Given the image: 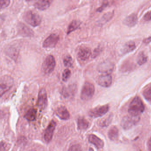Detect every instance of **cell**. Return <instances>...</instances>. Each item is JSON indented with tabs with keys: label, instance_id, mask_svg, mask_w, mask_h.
I'll use <instances>...</instances> for the list:
<instances>
[{
	"label": "cell",
	"instance_id": "cell-1",
	"mask_svg": "<svg viewBox=\"0 0 151 151\" xmlns=\"http://www.w3.org/2000/svg\"><path fill=\"white\" fill-rule=\"evenodd\" d=\"M145 110L143 101L139 97H136L130 103L128 112L130 115L139 116Z\"/></svg>",
	"mask_w": 151,
	"mask_h": 151
},
{
	"label": "cell",
	"instance_id": "cell-2",
	"mask_svg": "<svg viewBox=\"0 0 151 151\" xmlns=\"http://www.w3.org/2000/svg\"><path fill=\"white\" fill-rule=\"evenodd\" d=\"M95 92L94 85L90 82H86L83 85L81 90V99L83 101H88L91 99Z\"/></svg>",
	"mask_w": 151,
	"mask_h": 151
},
{
	"label": "cell",
	"instance_id": "cell-3",
	"mask_svg": "<svg viewBox=\"0 0 151 151\" xmlns=\"http://www.w3.org/2000/svg\"><path fill=\"white\" fill-rule=\"evenodd\" d=\"M24 20L27 23L34 27L39 26L42 20L40 16L37 12L32 10L26 12L24 15Z\"/></svg>",
	"mask_w": 151,
	"mask_h": 151
},
{
	"label": "cell",
	"instance_id": "cell-4",
	"mask_svg": "<svg viewBox=\"0 0 151 151\" xmlns=\"http://www.w3.org/2000/svg\"><path fill=\"white\" fill-rule=\"evenodd\" d=\"M55 65L56 62L54 57L52 55H48L45 59L42 64V71L47 75L51 74L54 70Z\"/></svg>",
	"mask_w": 151,
	"mask_h": 151
},
{
	"label": "cell",
	"instance_id": "cell-5",
	"mask_svg": "<svg viewBox=\"0 0 151 151\" xmlns=\"http://www.w3.org/2000/svg\"><path fill=\"white\" fill-rule=\"evenodd\" d=\"M14 83V79L10 76L1 77L0 80V94L1 97L12 87Z\"/></svg>",
	"mask_w": 151,
	"mask_h": 151
},
{
	"label": "cell",
	"instance_id": "cell-6",
	"mask_svg": "<svg viewBox=\"0 0 151 151\" xmlns=\"http://www.w3.org/2000/svg\"><path fill=\"white\" fill-rule=\"evenodd\" d=\"M140 120L139 116L127 115L124 116L121 122V126L125 130L129 129L136 125Z\"/></svg>",
	"mask_w": 151,
	"mask_h": 151
},
{
	"label": "cell",
	"instance_id": "cell-7",
	"mask_svg": "<svg viewBox=\"0 0 151 151\" xmlns=\"http://www.w3.org/2000/svg\"><path fill=\"white\" fill-rule=\"evenodd\" d=\"M109 106L108 105L99 106L89 111V115L92 118L101 117L106 114L109 110Z\"/></svg>",
	"mask_w": 151,
	"mask_h": 151
},
{
	"label": "cell",
	"instance_id": "cell-8",
	"mask_svg": "<svg viewBox=\"0 0 151 151\" xmlns=\"http://www.w3.org/2000/svg\"><path fill=\"white\" fill-rule=\"evenodd\" d=\"M60 40V37L56 34L49 35L43 43V47L45 48H52L55 47Z\"/></svg>",
	"mask_w": 151,
	"mask_h": 151
},
{
	"label": "cell",
	"instance_id": "cell-9",
	"mask_svg": "<svg viewBox=\"0 0 151 151\" xmlns=\"http://www.w3.org/2000/svg\"><path fill=\"white\" fill-rule=\"evenodd\" d=\"M115 65L113 62L109 60L104 61L99 64L98 70L99 72L104 74H109L113 72Z\"/></svg>",
	"mask_w": 151,
	"mask_h": 151
},
{
	"label": "cell",
	"instance_id": "cell-10",
	"mask_svg": "<svg viewBox=\"0 0 151 151\" xmlns=\"http://www.w3.org/2000/svg\"><path fill=\"white\" fill-rule=\"evenodd\" d=\"M47 96L46 91L44 88L40 89L38 97L37 105L40 109H45L47 106Z\"/></svg>",
	"mask_w": 151,
	"mask_h": 151
},
{
	"label": "cell",
	"instance_id": "cell-11",
	"mask_svg": "<svg viewBox=\"0 0 151 151\" xmlns=\"http://www.w3.org/2000/svg\"><path fill=\"white\" fill-rule=\"evenodd\" d=\"M56 126V122L54 120H52L44 132V138L47 143H49L52 140Z\"/></svg>",
	"mask_w": 151,
	"mask_h": 151
},
{
	"label": "cell",
	"instance_id": "cell-12",
	"mask_svg": "<svg viewBox=\"0 0 151 151\" xmlns=\"http://www.w3.org/2000/svg\"><path fill=\"white\" fill-rule=\"evenodd\" d=\"M91 55V49L85 46H82L78 51L77 57L81 61H86L90 58Z\"/></svg>",
	"mask_w": 151,
	"mask_h": 151
},
{
	"label": "cell",
	"instance_id": "cell-13",
	"mask_svg": "<svg viewBox=\"0 0 151 151\" xmlns=\"http://www.w3.org/2000/svg\"><path fill=\"white\" fill-rule=\"evenodd\" d=\"M98 83L102 87H109L112 84V76L110 74H103L101 75L98 78Z\"/></svg>",
	"mask_w": 151,
	"mask_h": 151
},
{
	"label": "cell",
	"instance_id": "cell-14",
	"mask_svg": "<svg viewBox=\"0 0 151 151\" xmlns=\"http://www.w3.org/2000/svg\"><path fill=\"white\" fill-rule=\"evenodd\" d=\"M56 116L61 120H67L70 117L69 112L66 107L61 106L57 108L55 111Z\"/></svg>",
	"mask_w": 151,
	"mask_h": 151
},
{
	"label": "cell",
	"instance_id": "cell-15",
	"mask_svg": "<svg viewBox=\"0 0 151 151\" xmlns=\"http://www.w3.org/2000/svg\"><path fill=\"white\" fill-rule=\"evenodd\" d=\"M88 140L90 143L94 145L98 149L103 148L104 147V143L103 140L94 134L89 135Z\"/></svg>",
	"mask_w": 151,
	"mask_h": 151
},
{
	"label": "cell",
	"instance_id": "cell-16",
	"mask_svg": "<svg viewBox=\"0 0 151 151\" xmlns=\"http://www.w3.org/2000/svg\"><path fill=\"white\" fill-rule=\"evenodd\" d=\"M19 34L24 37H32L34 35V32L25 24L21 23L18 26Z\"/></svg>",
	"mask_w": 151,
	"mask_h": 151
},
{
	"label": "cell",
	"instance_id": "cell-17",
	"mask_svg": "<svg viewBox=\"0 0 151 151\" xmlns=\"http://www.w3.org/2000/svg\"><path fill=\"white\" fill-rule=\"evenodd\" d=\"M52 1H38L34 3V6L39 10H43L47 9L50 7Z\"/></svg>",
	"mask_w": 151,
	"mask_h": 151
},
{
	"label": "cell",
	"instance_id": "cell-18",
	"mask_svg": "<svg viewBox=\"0 0 151 151\" xmlns=\"http://www.w3.org/2000/svg\"><path fill=\"white\" fill-rule=\"evenodd\" d=\"M137 22V17L136 14H133L127 17L124 19V23L127 26L131 27L136 25Z\"/></svg>",
	"mask_w": 151,
	"mask_h": 151
},
{
	"label": "cell",
	"instance_id": "cell-19",
	"mask_svg": "<svg viewBox=\"0 0 151 151\" xmlns=\"http://www.w3.org/2000/svg\"><path fill=\"white\" fill-rule=\"evenodd\" d=\"M37 110L36 109H30L25 114L24 117L29 122L34 121L37 117Z\"/></svg>",
	"mask_w": 151,
	"mask_h": 151
},
{
	"label": "cell",
	"instance_id": "cell-20",
	"mask_svg": "<svg viewBox=\"0 0 151 151\" xmlns=\"http://www.w3.org/2000/svg\"><path fill=\"white\" fill-rule=\"evenodd\" d=\"M113 116H114V115H113V114L111 113V114H109L107 116L104 117V118L99 121L98 124L100 127H107L112 122Z\"/></svg>",
	"mask_w": 151,
	"mask_h": 151
},
{
	"label": "cell",
	"instance_id": "cell-21",
	"mask_svg": "<svg viewBox=\"0 0 151 151\" xmlns=\"http://www.w3.org/2000/svg\"><path fill=\"white\" fill-rule=\"evenodd\" d=\"M81 23H82L81 22L78 20H73L72 21L68 27L67 32V35H68L72 32L79 29Z\"/></svg>",
	"mask_w": 151,
	"mask_h": 151
},
{
	"label": "cell",
	"instance_id": "cell-22",
	"mask_svg": "<svg viewBox=\"0 0 151 151\" xmlns=\"http://www.w3.org/2000/svg\"><path fill=\"white\" fill-rule=\"evenodd\" d=\"M119 134V131L117 127L115 126H112L108 131L109 138L111 140H115L117 139Z\"/></svg>",
	"mask_w": 151,
	"mask_h": 151
},
{
	"label": "cell",
	"instance_id": "cell-23",
	"mask_svg": "<svg viewBox=\"0 0 151 151\" xmlns=\"http://www.w3.org/2000/svg\"><path fill=\"white\" fill-rule=\"evenodd\" d=\"M77 87L76 85L70 86L68 88H64L63 91V96L67 98V97L70 96V95H73L75 94V93L76 91Z\"/></svg>",
	"mask_w": 151,
	"mask_h": 151
},
{
	"label": "cell",
	"instance_id": "cell-24",
	"mask_svg": "<svg viewBox=\"0 0 151 151\" xmlns=\"http://www.w3.org/2000/svg\"><path fill=\"white\" fill-rule=\"evenodd\" d=\"M136 48L135 43L133 41H129L124 45L123 48V53H128L132 52Z\"/></svg>",
	"mask_w": 151,
	"mask_h": 151
},
{
	"label": "cell",
	"instance_id": "cell-25",
	"mask_svg": "<svg viewBox=\"0 0 151 151\" xmlns=\"http://www.w3.org/2000/svg\"><path fill=\"white\" fill-rule=\"evenodd\" d=\"M89 123L86 119L84 118H79L78 120V129L85 130L88 129Z\"/></svg>",
	"mask_w": 151,
	"mask_h": 151
},
{
	"label": "cell",
	"instance_id": "cell-26",
	"mask_svg": "<svg viewBox=\"0 0 151 151\" xmlns=\"http://www.w3.org/2000/svg\"><path fill=\"white\" fill-rule=\"evenodd\" d=\"M63 64L67 68H71L73 66V61L72 57L70 55H66L63 57Z\"/></svg>",
	"mask_w": 151,
	"mask_h": 151
},
{
	"label": "cell",
	"instance_id": "cell-27",
	"mask_svg": "<svg viewBox=\"0 0 151 151\" xmlns=\"http://www.w3.org/2000/svg\"><path fill=\"white\" fill-rule=\"evenodd\" d=\"M113 14L112 13H107V14H105L101 19L99 20V24L100 25H102L104 24H106L107 22L109 21L113 17Z\"/></svg>",
	"mask_w": 151,
	"mask_h": 151
},
{
	"label": "cell",
	"instance_id": "cell-28",
	"mask_svg": "<svg viewBox=\"0 0 151 151\" xmlns=\"http://www.w3.org/2000/svg\"><path fill=\"white\" fill-rule=\"evenodd\" d=\"M147 57L143 52L139 53L138 55L137 62L139 65H142L147 61Z\"/></svg>",
	"mask_w": 151,
	"mask_h": 151
},
{
	"label": "cell",
	"instance_id": "cell-29",
	"mask_svg": "<svg viewBox=\"0 0 151 151\" xmlns=\"http://www.w3.org/2000/svg\"><path fill=\"white\" fill-rule=\"evenodd\" d=\"M71 76V71L69 69H66L63 71L62 74V80L64 82H66L69 79Z\"/></svg>",
	"mask_w": 151,
	"mask_h": 151
},
{
	"label": "cell",
	"instance_id": "cell-30",
	"mask_svg": "<svg viewBox=\"0 0 151 151\" xmlns=\"http://www.w3.org/2000/svg\"><path fill=\"white\" fill-rule=\"evenodd\" d=\"M143 96L147 100L151 101V86L146 88L144 91Z\"/></svg>",
	"mask_w": 151,
	"mask_h": 151
},
{
	"label": "cell",
	"instance_id": "cell-31",
	"mask_svg": "<svg viewBox=\"0 0 151 151\" xmlns=\"http://www.w3.org/2000/svg\"><path fill=\"white\" fill-rule=\"evenodd\" d=\"M68 151H83L81 146L79 145H72L69 148Z\"/></svg>",
	"mask_w": 151,
	"mask_h": 151
},
{
	"label": "cell",
	"instance_id": "cell-32",
	"mask_svg": "<svg viewBox=\"0 0 151 151\" xmlns=\"http://www.w3.org/2000/svg\"><path fill=\"white\" fill-rule=\"evenodd\" d=\"M10 1L9 0H1V9H2L6 8L9 6Z\"/></svg>",
	"mask_w": 151,
	"mask_h": 151
},
{
	"label": "cell",
	"instance_id": "cell-33",
	"mask_svg": "<svg viewBox=\"0 0 151 151\" xmlns=\"http://www.w3.org/2000/svg\"><path fill=\"white\" fill-rule=\"evenodd\" d=\"M144 19L146 21H151V11L147 12L144 17Z\"/></svg>",
	"mask_w": 151,
	"mask_h": 151
},
{
	"label": "cell",
	"instance_id": "cell-34",
	"mask_svg": "<svg viewBox=\"0 0 151 151\" xmlns=\"http://www.w3.org/2000/svg\"><path fill=\"white\" fill-rule=\"evenodd\" d=\"M107 4H106V3H104V4H103V5L101 6L98 9H97V11H98V12H101V11H102V10H103V9H104L105 8V7H106V6H107Z\"/></svg>",
	"mask_w": 151,
	"mask_h": 151
},
{
	"label": "cell",
	"instance_id": "cell-35",
	"mask_svg": "<svg viewBox=\"0 0 151 151\" xmlns=\"http://www.w3.org/2000/svg\"><path fill=\"white\" fill-rule=\"evenodd\" d=\"M143 42L145 43H146V44H148V43H150V42H151V37L144 40H143Z\"/></svg>",
	"mask_w": 151,
	"mask_h": 151
},
{
	"label": "cell",
	"instance_id": "cell-36",
	"mask_svg": "<svg viewBox=\"0 0 151 151\" xmlns=\"http://www.w3.org/2000/svg\"><path fill=\"white\" fill-rule=\"evenodd\" d=\"M147 147L149 151H151V137L149 139L148 142H147Z\"/></svg>",
	"mask_w": 151,
	"mask_h": 151
}]
</instances>
